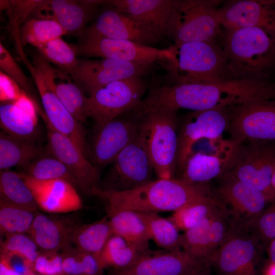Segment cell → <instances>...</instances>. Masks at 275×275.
<instances>
[{
	"label": "cell",
	"mask_w": 275,
	"mask_h": 275,
	"mask_svg": "<svg viewBox=\"0 0 275 275\" xmlns=\"http://www.w3.org/2000/svg\"><path fill=\"white\" fill-rule=\"evenodd\" d=\"M212 194L209 184H190L179 178L159 179L123 191L95 188L90 195L109 206L138 212L175 211Z\"/></svg>",
	"instance_id": "6da1fadb"
},
{
	"label": "cell",
	"mask_w": 275,
	"mask_h": 275,
	"mask_svg": "<svg viewBox=\"0 0 275 275\" xmlns=\"http://www.w3.org/2000/svg\"><path fill=\"white\" fill-rule=\"evenodd\" d=\"M229 79L268 78L275 64V39L257 28L224 29L220 38Z\"/></svg>",
	"instance_id": "7a4b0ae2"
},
{
	"label": "cell",
	"mask_w": 275,
	"mask_h": 275,
	"mask_svg": "<svg viewBox=\"0 0 275 275\" xmlns=\"http://www.w3.org/2000/svg\"><path fill=\"white\" fill-rule=\"evenodd\" d=\"M173 58L161 62L162 75L178 84L216 82L229 79L225 52L217 42H189L170 47Z\"/></svg>",
	"instance_id": "3957f363"
},
{
	"label": "cell",
	"mask_w": 275,
	"mask_h": 275,
	"mask_svg": "<svg viewBox=\"0 0 275 275\" xmlns=\"http://www.w3.org/2000/svg\"><path fill=\"white\" fill-rule=\"evenodd\" d=\"M139 113V134L159 179L174 178L178 149L179 121L176 111Z\"/></svg>",
	"instance_id": "277c9868"
},
{
	"label": "cell",
	"mask_w": 275,
	"mask_h": 275,
	"mask_svg": "<svg viewBox=\"0 0 275 275\" xmlns=\"http://www.w3.org/2000/svg\"><path fill=\"white\" fill-rule=\"evenodd\" d=\"M266 248L248 226L235 227L214 255L215 275H258Z\"/></svg>",
	"instance_id": "5b68a950"
},
{
	"label": "cell",
	"mask_w": 275,
	"mask_h": 275,
	"mask_svg": "<svg viewBox=\"0 0 275 275\" xmlns=\"http://www.w3.org/2000/svg\"><path fill=\"white\" fill-rule=\"evenodd\" d=\"M274 168L275 141H251L236 146L225 174L258 189L271 203L275 200L271 182Z\"/></svg>",
	"instance_id": "8992f818"
},
{
	"label": "cell",
	"mask_w": 275,
	"mask_h": 275,
	"mask_svg": "<svg viewBox=\"0 0 275 275\" xmlns=\"http://www.w3.org/2000/svg\"><path fill=\"white\" fill-rule=\"evenodd\" d=\"M147 88L142 77H131L112 82L90 95L86 113L94 121L95 130L135 108Z\"/></svg>",
	"instance_id": "52a82bcc"
},
{
	"label": "cell",
	"mask_w": 275,
	"mask_h": 275,
	"mask_svg": "<svg viewBox=\"0 0 275 275\" xmlns=\"http://www.w3.org/2000/svg\"><path fill=\"white\" fill-rule=\"evenodd\" d=\"M216 0H177L173 38L174 44L217 42L222 35Z\"/></svg>",
	"instance_id": "ba28073f"
},
{
	"label": "cell",
	"mask_w": 275,
	"mask_h": 275,
	"mask_svg": "<svg viewBox=\"0 0 275 275\" xmlns=\"http://www.w3.org/2000/svg\"><path fill=\"white\" fill-rule=\"evenodd\" d=\"M228 140L238 146L248 141H275V99H256L230 107Z\"/></svg>",
	"instance_id": "9c48e42d"
},
{
	"label": "cell",
	"mask_w": 275,
	"mask_h": 275,
	"mask_svg": "<svg viewBox=\"0 0 275 275\" xmlns=\"http://www.w3.org/2000/svg\"><path fill=\"white\" fill-rule=\"evenodd\" d=\"M230 107L193 111L184 117L178 128L176 172L180 174L198 141L208 139L213 145L223 140L230 123Z\"/></svg>",
	"instance_id": "30bf717a"
},
{
	"label": "cell",
	"mask_w": 275,
	"mask_h": 275,
	"mask_svg": "<svg viewBox=\"0 0 275 275\" xmlns=\"http://www.w3.org/2000/svg\"><path fill=\"white\" fill-rule=\"evenodd\" d=\"M212 193L220 207L237 227L249 226L270 203L262 192L226 174Z\"/></svg>",
	"instance_id": "8fae6325"
},
{
	"label": "cell",
	"mask_w": 275,
	"mask_h": 275,
	"mask_svg": "<svg viewBox=\"0 0 275 275\" xmlns=\"http://www.w3.org/2000/svg\"><path fill=\"white\" fill-rule=\"evenodd\" d=\"M111 164L105 178L106 186L101 189L127 190L153 180V166L139 134L120 152Z\"/></svg>",
	"instance_id": "7c38bea8"
},
{
	"label": "cell",
	"mask_w": 275,
	"mask_h": 275,
	"mask_svg": "<svg viewBox=\"0 0 275 275\" xmlns=\"http://www.w3.org/2000/svg\"><path fill=\"white\" fill-rule=\"evenodd\" d=\"M141 115L130 111L106 123L95 134L89 149L94 165L112 164L120 152L139 135Z\"/></svg>",
	"instance_id": "4fadbf2b"
},
{
	"label": "cell",
	"mask_w": 275,
	"mask_h": 275,
	"mask_svg": "<svg viewBox=\"0 0 275 275\" xmlns=\"http://www.w3.org/2000/svg\"><path fill=\"white\" fill-rule=\"evenodd\" d=\"M75 47L78 55L142 64L152 65L156 61L165 62L173 58L170 47L161 49L126 40L80 39L79 44Z\"/></svg>",
	"instance_id": "5bb4252c"
},
{
	"label": "cell",
	"mask_w": 275,
	"mask_h": 275,
	"mask_svg": "<svg viewBox=\"0 0 275 275\" xmlns=\"http://www.w3.org/2000/svg\"><path fill=\"white\" fill-rule=\"evenodd\" d=\"M235 227L219 207L200 224L181 234L182 250L210 267L214 255Z\"/></svg>",
	"instance_id": "9a60e30c"
},
{
	"label": "cell",
	"mask_w": 275,
	"mask_h": 275,
	"mask_svg": "<svg viewBox=\"0 0 275 275\" xmlns=\"http://www.w3.org/2000/svg\"><path fill=\"white\" fill-rule=\"evenodd\" d=\"M177 0H113L106 5L129 16L160 39L173 38Z\"/></svg>",
	"instance_id": "2e32d148"
},
{
	"label": "cell",
	"mask_w": 275,
	"mask_h": 275,
	"mask_svg": "<svg viewBox=\"0 0 275 275\" xmlns=\"http://www.w3.org/2000/svg\"><path fill=\"white\" fill-rule=\"evenodd\" d=\"M32 75L40 95L44 113V120L55 130L71 139L85 154V133L81 126L66 108L42 75L25 57L21 59Z\"/></svg>",
	"instance_id": "e0dca14e"
},
{
	"label": "cell",
	"mask_w": 275,
	"mask_h": 275,
	"mask_svg": "<svg viewBox=\"0 0 275 275\" xmlns=\"http://www.w3.org/2000/svg\"><path fill=\"white\" fill-rule=\"evenodd\" d=\"M152 65L109 59L79 60L74 81L89 96L114 81L145 75Z\"/></svg>",
	"instance_id": "ac0fdd59"
},
{
	"label": "cell",
	"mask_w": 275,
	"mask_h": 275,
	"mask_svg": "<svg viewBox=\"0 0 275 275\" xmlns=\"http://www.w3.org/2000/svg\"><path fill=\"white\" fill-rule=\"evenodd\" d=\"M93 38L126 40L147 46L161 40L135 20L113 7L101 12L95 21L86 27L80 39Z\"/></svg>",
	"instance_id": "d6986e66"
},
{
	"label": "cell",
	"mask_w": 275,
	"mask_h": 275,
	"mask_svg": "<svg viewBox=\"0 0 275 275\" xmlns=\"http://www.w3.org/2000/svg\"><path fill=\"white\" fill-rule=\"evenodd\" d=\"M209 268L205 263L179 250L150 253L129 267L114 269L112 275H190Z\"/></svg>",
	"instance_id": "ffe728a7"
},
{
	"label": "cell",
	"mask_w": 275,
	"mask_h": 275,
	"mask_svg": "<svg viewBox=\"0 0 275 275\" xmlns=\"http://www.w3.org/2000/svg\"><path fill=\"white\" fill-rule=\"evenodd\" d=\"M224 29L253 27L261 29L275 39V1H230L220 6Z\"/></svg>",
	"instance_id": "44dd1931"
},
{
	"label": "cell",
	"mask_w": 275,
	"mask_h": 275,
	"mask_svg": "<svg viewBox=\"0 0 275 275\" xmlns=\"http://www.w3.org/2000/svg\"><path fill=\"white\" fill-rule=\"evenodd\" d=\"M48 147L54 157L63 162L78 182L79 187L88 194L99 187V168L89 161L84 153L69 137L55 130L45 121Z\"/></svg>",
	"instance_id": "7402d4cb"
},
{
	"label": "cell",
	"mask_w": 275,
	"mask_h": 275,
	"mask_svg": "<svg viewBox=\"0 0 275 275\" xmlns=\"http://www.w3.org/2000/svg\"><path fill=\"white\" fill-rule=\"evenodd\" d=\"M19 174L42 210L50 214H64L83 208L81 198L71 183L61 179L39 180L23 172Z\"/></svg>",
	"instance_id": "603a6c76"
},
{
	"label": "cell",
	"mask_w": 275,
	"mask_h": 275,
	"mask_svg": "<svg viewBox=\"0 0 275 275\" xmlns=\"http://www.w3.org/2000/svg\"><path fill=\"white\" fill-rule=\"evenodd\" d=\"M106 1L42 0L33 14L37 18L58 23L67 32L80 37L86 24Z\"/></svg>",
	"instance_id": "cb8c5ba5"
},
{
	"label": "cell",
	"mask_w": 275,
	"mask_h": 275,
	"mask_svg": "<svg viewBox=\"0 0 275 275\" xmlns=\"http://www.w3.org/2000/svg\"><path fill=\"white\" fill-rule=\"evenodd\" d=\"M230 141L223 140L211 153L193 152L187 159L179 179L190 184H209L226 172L236 147Z\"/></svg>",
	"instance_id": "d4e9b609"
},
{
	"label": "cell",
	"mask_w": 275,
	"mask_h": 275,
	"mask_svg": "<svg viewBox=\"0 0 275 275\" xmlns=\"http://www.w3.org/2000/svg\"><path fill=\"white\" fill-rule=\"evenodd\" d=\"M78 225L71 217L38 212L28 233L43 252H65L71 248L72 235Z\"/></svg>",
	"instance_id": "484cf974"
},
{
	"label": "cell",
	"mask_w": 275,
	"mask_h": 275,
	"mask_svg": "<svg viewBox=\"0 0 275 275\" xmlns=\"http://www.w3.org/2000/svg\"><path fill=\"white\" fill-rule=\"evenodd\" d=\"M107 216L114 234L120 236L144 254L151 253L147 226L136 211L106 206Z\"/></svg>",
	"instance_id": "4316f807"
},
{
	"label": "cell",
	"mask_w": 275,
	"mask_h": 275,
	"mask_svg": "<svg viewBox=\"0 0 275 275\" xmlns=\"http://www.w3.org/2000/svg\"><path fill=\"white\" fill-rule=\"evenodd\" d=\"M114 234L107 216L92 223L78 225L71 237L75 249L99 256L110 237Z\"/></svg>",
	"instance_id": "83f0119b"
},
{
	"label": "cell",
	"mask_w": 275,
	"mask_h": 275,
	"mask_svg": "<svg viewBox=\"0 0 275 275\" xmlns=\"http://www.w3.org/2000/svg\"><path fill=\"white\" fill-rule=\"evenodd\" d=\"M0 123L3 131L19 139L32 142L37 130L36 115L30 114L13 102L0 106Z\"/></svg>",
	"instance_id": "f1b7e54d"
},
{
	"label": "cell",
	"mask_w": 275,
	"mask_h": 275,
	"mask_svg": "<svg viewBox=\"0 0 275 275\" xmlns=\"http://www.w3.org/2000/svg\"><path fill=\"white\" fill-rule=\"evenodd\" d=\"M40 154V149L32 142L12 136L4 131L0 133V169L15 166L26 167Z\"/></svg>",
	"instance_id": "f546056e"
},
{
	"label": "cell",
	"mask_w": 275,
	"mask_h": 275,
	"mask_svg": "<svg viewBox=\"0 0 275 275\" xmlns=\"http://www.w3.org/2000/svg\"><path fill=\"white\" fill-rule=\"evenodd\" d=\"M145 221L150 235L157 245L168 251L181 250V234L169 218L155 212H139Z\"/></svg>",
	"instance_id": "4dcf8cb0"
},
{
	"label": "cell",
	"mask_w": 275,
	"mask_h": 275,
	"mask_svg": "<svg viewBox=\"0 0 275 275\" xmlns=\"http://www.w3.org/2000/svg\"><path fill=\"white\" fill-rule=\"evenodd\" d=\"M0 199L34 211L38 208L31 190L19 173L9 170L0 172Z\"/></svg>",
	"instance_id": "1f68e13d"
},
{
	"label": "cell",
	"mask_w": 275,
	"mask_h": 275,
	"mask_svg": "<svg viewBox=\"0 0 275 275\" xmlns=\"http://www.w3.org/2000/svg\"><path fill=\"white\" fill-rule=\"evenodd\" d=\"M147 254L140 252L120 236L113 234L99 258L104 268L109 267L122 269L130 266Z\"/></svg>",
	"instance_id": "d6a6232c"
},
{
	"label": "cell",
	"mask_w": 275,
	"mask_h": 275,
	"mask_svg": "<svg viewBox=\"0 0 275 275\" xmlns=\"http://www.w3.org/2000/svg\"><path fill=\"white\" fill-rule=\"evenodd\" d=\"M219 207L212 193L173 212L170 219L179 230L185 231L200 224Z\"/></svg>",
	"instance_id": "836d02e7"
},
{
	"label": "cell",
	"mask_w": 275,
	"mask_h": 275,
	"mask_svg": "<svg viewBox=\"0 0 275 275\" xmlns=\"http://www.w3.org/2000/svg\"><path fill=\"white\" fill-rule=\"evenodd\" d=\"M41 2L42 0L1 1V10L6 11L8 18L6 28L13 37L17 52L20 58L25 56L20 42V28Z\"/></svg>",
	"instance_id": "e575fe53"
},
{
	"label": "cell",
	"mask_w": 275,
	"mask_h": 275,
	"mask_svg": "<svg viewBox=\"0 0 275 275\" xmlns=\"http://www.w3.org/2000/svg\"><path fill=\"white\" fill-rule=\"evenodd\" d=\"M36 48L46 61L68 73L74 80L79 63L75 46L70 45L61 37Z\"/></svg>",
	"instance_id": "d590c367"
},
{
	"label": "cell",
	"mask_w": 275,
	"mask_h": 275,
	"mask_svg": "<svg viewBox=\"0 0 275 275\" xmlns=\"http://www.w3.org/2000/svg\"><path fill=\"white\" fill-rule=\"evenodd\" d=\"M34 211L0 199V232L6 237L28 233L37 214Z\"/></svg>",
	"instance_id": "8d00e7d4"
},
{
	"label": "cell",
	"mask_w": 275,
	"mask_h": 275,
	"mask_svg": "<svg viewBox=\"0 0 275 275\" xmlns=\"http://www.w3.org/2000/svg\"><path fill=\"white\" fill-rule=\"evenodd\" d=\"M67 34L55 21L36 18L28 20L22 25L20 39L23 47L30 44L36 48Z\"/></svg>",
	"instance_id": "74e56055"
},
{
	"label": "cell",
	"mask_w": 275,
	"mask_h": 275,
	"mask_svg": "<svg viewBox=\"0 0 275 275\" xmlns=\"http://www.w3.org/2000/svg\"><path fill=\"white\" fill-rule=\"evenodd\" d=\"M25 167L26 171L23 173L34 178L64 180L79 187L78 182L70 170L54 156L35 159Z\"/></svg>",
	"instance_id": "f35d334b"
},
{
	"label": "cell",
	"mask_w": 275,
	"mask_h": 275,
	"mask_svg": "<svg viewBox=\"0 0 275 275\" xmlns=\"http://www.w3.org/2000/svg\"><path fill=\"white\" fill-rule=\"evenodd\" d=\"M38 248L29 235L24 233L15 234L6 236V239L1 242V254L10 258H19L33 270V264L39 254Z\"/></svg>",
	"instance_id": "ab89813d"
},
{
	"label": "cell",
	"mask_w": 275,
	"mask_h": 275,
	"mask_svg": "<svg viewBox=\"0 0 275 275\" xmlns=\"http://www.w3.org/2000/svg\"><path fill=\"white\" fill-rule=\"evenodd\" d=\"M266 248L275 238V200L248 226Z\"/></svg>",
	"instance_id": "60d3db41"
},
{
	"label": "cell",
	"mask_w": 275,
	"mask_h": 275,
	"mask_svg": "<svg viewBox=\"0 0 275 275\" xmlns=\"http://www.w3.org/2000/svg\"><path fill=\"white\" fill-rule=\"evenodd\" d=\"M0 68L31 97L32 88L28 77L2 43H0Z\"/></svg>",
	"instance_id": "b9f144b4"
},
{
	"label": "cell",
	"mask_w": 275,
	"mask_h": 275,
	"mask_svg": "<svg viewBox=\"0 0 275 275\" xmlns=\"http://www.w3.org/2000/svg\"><path fill=\"white\" fill-rule=\"evenodd\" d=\"M62 262V255L57 252H43L36 259L33 270L42 275L63 274Z\"/></svg>",
	"instance_id": "7bdbcfd3"
},
{
	"label": "cell",
	"mask_w": 275,
	"mask_h": 275,
	"mask_svg": "<svg viewBox=\"0 0 275 275\" xmlns=\"http://www.w3.org/2000/svg\"><path fill=\"white\" fill-rule=\"evenodd\" d=\"M1 101L13 102L25 93L21 88L4 72H0Z\"/></svg>",
	"instance_id": "ee69618b"
},
{
	"label": "cell",
	"mask_w": 275,
	"mask_h": 275,
	"mask_svg": "<svg viewBox=\"0 0 275 275\" xmlns=\"http://www.w3.org/2000/svg\"><path fill=\"white\" fill-rule=\"evenodd\" d=\"M65 251L62 255L63 274L66 275H82V269L78 251L71 249Z\"/></svg>",
	"instance_id": "f6af8a7d"
},
{
	"label": "cell",
	"mask_w": 275,
	"mask_h": 275,
	"mask_svg": "<svg viewBox=\"0 0 275 275\" xmlns=\"http://www.w3.org/2000/svg\"><path fill=\"white\" fill-rule=\"evenodd\" d=\"M78 252L81 265L82 275H102L104 268L99 256L79 251Z\"/></svg>",
	"instance_id": "bcb514c9"
},
{
	"label": "cell",
	"mask_w": 275,
	"mask_h": 275,
	"mask_svg": "<svg viewBox=\"0 0 275 275\" xmlns=\"http://www.w3.org/2000/svg\"><path fill=\"white\" fill-rule=\"evenodd\" d=\"M0 275H22L12 265L10 259L2 254L0 257Z\"/></svg>",
	"instance_id": "7dc6e473"
},
{
	"label": "cell",
	"mask_w": 275,
	"mask_h": 275,
	"mask_svg": "<svg viewBox=\"0 0 275 275\" xmlns=\"http://www.w3.org/2000/svg\"><path fill=\"white\" fill-rule=\"evenodd\" d=\"M266 252L271 264L275 265V238L268 244Z\"/></svg>",
	"instance_id": "c3c4849f"
},
{
	"label": "cell",
	"mask_w": 275,
	"mask_h": 275,
	"mask_svg": "<svg viewBox=\"0 0 275 275\" xmlns=\"http://www.w3.org/2000/svg\"><path fill=\"white\" fill-rule=\"evenodd\" d=\"M190 275H215L211 271L210 268L206 269L205 270H201L198 272L193 273Z\"/></svg>",
	"instance_id": "681fc988"
},
{
	"label": "cell",
	"mask_w": 275,
	"mask_h": 275,
	"mask_svg": "<svg viewBox=\"0 0 275 275\" xmlns=\"http://www.w3.org/2000/svg\"><path fill=\"white\" fill-rule=\"evenodd\" d=\"M266 275H275V265L271 264L267 270Z\"/></svg>",
	"instance_id": "f907efd6"
},
{
	"label": "cell",
	"mask_w": 275,
	"mask_h": 275,
	"mask_svg": "<svg viewBox=\"0 0 275 275\" xmlns=\"http://www.w3.org/2000/svg\"><path fill=\"white\" fill-rule=\"evenodd\" d=\"M271 182V186H272V189L275 194V168L273 170V172L272 175Z\"/></svg>",
	"instance_id": "816d5d0a"
},
{
	"label": "cell",
	"mask_w": 275,
	"mask_h": 275,
	"mask_svg": "<svg viewBox=\"0 0 275 275\" xmlns=\"http://www.w3.org/2000/svg\"><path fill=\"white\" fill-rule=\"evenodd\" d=\"M26 275H36V274L34 273L33 270H31Z\"/></svg>",
	"instance_id": "f5cc1de1"
},
{
	"label": "cell",
	"mask_w": 275,
	"mask_h": 275,
	"mask_svg": "<svg viewBox=\"0 0 275 275\" xmlns=\"http://www.w3.org/2000/svg\"><path fill=\"white\" fill-rule=\"evenodd\" d=\"M61 275H63V274H61Z\"/></svg>",
	"instance_id": "db71d44e"
}]
</instances>
